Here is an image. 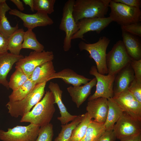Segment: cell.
<instances>
[{
	"instance_id": "obj_9",
	"label": "cell",
	"mask_w": 141,
	"mask_h": 141,
	"mask_svg": "<svg viewBox=\"0 0 141 141\" xmlns=\"http://www.w3.org/2000/svg\"><path fill=\"white\" fill-rule=\"evenodd\" d=\"M54 58L52 51L43 50L41 52H31L29 55L19 60L15 63V68H20L29 77L37 66L52 61Z\"/></svg>"
},
{
	"instance_id": "obj_37",
	"label": "cell",
	"mask_w": 141,
	"mask_h": 141,
	"mask_svg": "<svg viewBox=\"0 0 141 141\" xmlns=\"http://www.w3.org/2000/svg\"><path fill=\"white\" fill-rule=\"evenodd\" d=\"M115 134L113 130L105 131L97 141H115Z\"/></svg>"
},
{
	"instance_id": "obj_3",
	"label": "cell",
	"mask_w": 141,
	"mask_h": 141,
	"mask_svg": "<svg viewBox=\"0 0 141 141\" xmlns=\"http://www.w3.org/2000/svg\"><path fill=\"white\" fill-rule=\"evenodd\" d=\"M46 82L37 84L24 98L18 101H9L6 105L8 112L12 117H22L29 112L31 108L39 102L45 93Z\"/></svg>"
},
{
	"instance_id": "obj_42",
	"label": "cell",
	"mask_w": 141,
	"mask_h": 141,
	"mask_svg": "<svg viewBox=\"0 0 141 141\" xmlns=\"http://www.w3.org/2000/svg\"><path fill=\"white\" fill-rule=\"evenodd\" d=\"M22 1L26 5L29 6L30 10L32 11H34L33 0H22Z\"/></svg>"
},
{
	"instance_id": "obj_4",
	"label": "cell",
	"mask_w": 141,
	"mask_h": 141,
	"mask_svg": "<svg viewBox=\"0 0 141 141\" xmlns=\"http://www.w3.org/2000/svg\"><path fill=\"white\" fill-rule=\"evenodd\" d=\"M110 42L109 38L103 36L95 43L88 44L81 41L78 44L80 51L85 50L88 52L90 57L93 59L96 62L98 72L103 75L108 74L106 63V51Z\"/></svg>"
},
{
	"instance_id": "obj_7",
	"label": "cell",
	"mask_w": 141,
	"mask_h": 141,
	"mask_svg": "<svg viewBox=\"0 0 141 141\" xmlns=\"http://www.w3.org/2000/svg\"><path fill=\"white\" fill-rule=\"evenodd\" d=\"M74 2V0H68L65 3L59 26V29L65 33L63 43V49L65 51H68L71 48L72 37L79 30L73 15Z\"/></svg>"
},
{
	"instance_id": "obj_29",
	"label": "cell",
	"mask_w": 141,
	"mask_h": 141,
	"mask_svg": "<svg viewBox=\"0 0 141 141\" xmlns=\"http://www.w3.org/2000/svg\"><path fill=\"white\" fill-rule=\"evenodd\" d=\"M36 85L28 79L22 85L13 91L9 96V101L14 102L22 99L31 92Z\"/></svg>"
},
{
	"instance_id": "obj_19",
	"label": "cell",
	"mask_w": 141,
	"mask_h": 141,
	"mask_svg": "<svg viewBox=\"0 0 141 141\" xmlns=\"http://www.w3.org/2000/svg\"><path fill=\"white\" fill-rule=\"evenodd\" d=\"M24 57L21 54L16 55L8 52L0 55V84L9 89L7 75L14 64Z\"/></svg>"
},
{
	"instance_id": "obj_20",
	"label": "cell",
	"mask_w": 141,
	"mask_h": 141,
	"mask_svg": "<svg viewBox=\"0 0 141 141\" xmlns=\"http://www.w3.org/2000/svg\"><path fill=\"white\" fill-rule=\"evenodd\" d=\"M55 78L61 79L66 83L71 84L74 87L85 84L91 80L77 74L69 68H65L60 72H55L50 77L49 80Z\"/></svg>"
},
{
	"instance_id": "obj_22",
	"label": "cell",
	"mask_w": 141,
	"mask_h": 141,
	"mask_svg": "<svg viewBox=\"0 0 141 141\" xmlns=\"http://www.w3.org/2000/svg\"><path fill=\"white\" fill-rule=\"evenodd\" d=\"M122 42L127 51L132 59H141V45L140 41L134 35L122 31Z\"/></svg>"
},
{
	"instance_id": "obj_43",
	"label": "cell",
	"mask_w": 141,
	"mask_h": 141,
	"mask_svg": "<svg viewBox=\"0 0 141 141\" xmlns=\"http://www.w3.org/2000/svg\"><path fill=\"white\" fill-rule=\"evenodd\" d=\"M6 1L5 0H0V4L1 3H2L3 2Z\"/></svg>"
},
{
	"instance_id": "obj_32",
	"label": "cell",
	"mask_w": 141,
	"mask_h": 141,
	"mask_svg": "<svg viewBox=\"0 0 141 141\" xmlns=\"http://www.w3.org/2000/svg\"><path fill=\"white\" fill-rule=\"evenodd\" d=\"M55 0H33L34 10L48 15L54 11Z\"/></svg>"
},
{
	"instance_id": "obj_16",
	"label": "cell",
	"mask_w": 141,
	"mask_h": 141,
	"mask_svg": "<svg viewBox=\"0 0 141 141\" xmlns=\"http://www.w3.org/2000/svg\"><path fill=\"white\" fill-rule=\"evenodd\" d=\"M134 79V73L130 63L116 75L113 86L114 96L128 91L130 85Z\"/></svg>"
},
{
	"instance_id": "obj_24",
	"label": "cell",
	"mask_w": 141,
	"mask_h": 141,
	"mask_svg": "<svg viewBox=\"0 0 141 141\" xmlns=\"http://www.w3.org/2000/svg\"><path fill=\"white\" fill-rule=\"evenodd\" d=\"M11 9L6 1L0 4V33L8 39L19 29L18 24L14 27L12 26L6 16V12Z\"/></svg>"
},
{
	"instance_id": "obj_11",
	"label": "cell",
	"mask_w": 141,
	"mask_h": 141,
	"mask_svg": "<svg viewBox=\"0 0 141 141\" xmlns=\"http://www.w3.org/2000/svg\"><path fill=\"white\" fill-rule=\"evenodd\" d=\"M116 138L120 140L141 133V121L123 112L113 127Z\"/></svg>"
},
{
	"instance_id": "obj_6",
	"label": "cell",
	"mask_w": 141,
	"mask_h": 141,
	"mask_svg": "<svg viewBox=\"0 0 141 141\" xmlns=\"http://www.w3.org/2000/svg\"><path fill=\"white\" fill-rule=\"evenodd\" d=\"M132 59L122 41H118L106 54V63L108 74L116 75L121 70L130 64Z\"/></svg>"
},
{
	"instance_id": "obj_28",
	"label": "cell",
	"mask_w": 141,
	"mask_h": 141,
	"mask_svg": "<svg viewBox=\"0 0 141 141\" xmlns=\"http://www.w3.org/2000/svg\"><path fill=\"white\" fill-rule=\"evenodd\" d=\"M44 45L37 40L36 35L32 30L25 32L22 49H28L37 52L44 50Z\"/></svg>"
},
{
	"instance_id": "obj_30",
	"label": "cell",
	"mask_w": 141,
	"mask_h": 141,
	"mask_svg": "<svg viewBox=\"0 0 141 141\" xmlns=\"http://www.w3.org/2000/svg\"><path fill=\"white\" fill-rule=\"evenodd\" d=\"M92 119L86 113L83 121L73 130L69 141H81L85 135L88 127Z\"/></svg>"
},
{
	"instance_id": "obj_18",
	"label": "cell",
	"mask_w": 141,
	"mask_h": 141,
	"mask_svg": "<svg viewBox=\"0 0 141 141\" xmlns=\"http://www.w3.org/2000/svg\"><path fill=\"white\" fill-rule=\"evenodd\" d=\"M97 80L94 78L83 86L76 87L70 86L67 88L72 101L78 108L86 101L90 94L92 87L96 85Z\"/></svg>"
},
{
	"instance_id": "obj_5",
	"label": "cell",
	"mask_w": 141,
	"mask_h": 141,
	"mask_svg": "<svg viewBox=\"0 0 141 141\" xmlns=\"http://www.w3.org/2000/svg\"><path fill=\"white\" fill-rule=\"evenodd\" d=\"M111 11L109 17L112 21L121 26L140 22L141 11L140 8L130 7L111 0L109 5Z\"/></svg>"
},
{
	"instance_id": "obj_13",
	"label": "cell",
	"mask_w": 141,
	"mask_h": 141,
	"mask_svg": "<svg viewBox=\"0 0 141 141\" xmlns=\"http://www.w3.org/2000/svg\"><path fill=\"white\" fill-rule=\"evenodd\" d=\"M9 14L17 16L23 22V25L28 30H32L38 27L50 25L54 21L48 14L37 11L34 14L25 13L16 9H11L9 11Z\"/></svg>"
},
{
	"instance_id": "obj_38",
	"label": "cell",
	"mask_w": 141,
	"mask_h": 141,
	"mask_svg": "<svg viewBox=\"0 0 141 141\" xmlns=\"http://www.w3.org/2000/svg\"><path fill=\"white\" fill-rule=\"evenodd\" d=\"M116 3H121L132 7L140 8L141 6L140 0H113Z\"/></svg>"
},
{
	"instance_id": "obj_21",
	"label": "cell",
	"mask_w": 141,
	"mask_h": 141,
	"mask_svg": "<svg viewBox=\"0 0 141 141\" xmlns=\"http://www.w3.org/2000/svg\"><path fill=\"white\" fill-rule=\"evenodd\" d=\"M56 72L52 61L46 62L37 67L28 77L36 84L47 82Z\"/></svg>"
},
{
	"instance_id": "obj_36",
	"label": "cell",
	"mask_w": 141,
	"mask_h": 141,
	"mask_svg": "<svg viewBox=\"0 0 141 141\" xmlns=\"http://www.w3.org/2000/svg\"><path fill=\"white\" fill-rule=\"evenodd\" d=\"M134 74V79L138 82L141 83V59H132L130 63Z\"/></svg>"
},
{
	"instance_id": "obj_34",
	"label": "cell",
	"mask_w": 141,
	"mask_h": 141,
	"mask_svg": "<svg viewBox=\"0 0 141 141\" xmlns=\"http://www.w3.org/2000/svg\"><path fill=\"white\" fill-rule=\"evenodd\" d=\"M121 28L122 31L133 35L141 37V23L140 22L121 26Z\"/></svg>"
},
{
	"instance_id": "obj_33",
	"label": "cell",
	"mask_w": 141,
	"mask_h": 141,
	"mask_svg": "<svg viewBox=\"0 0 141 141\" xmlns=\"http://www.w3.org/2000/svg\"><path fill=\"white\" fill-rule=\"evenodd\" d=\"M54 134L53 125L50 123L40 127L35 141H52Z\"/></svg>"
},
{
	"instance_id": "obj_14",
	"label": "cell",
	"mask_w": 141,
	"mask_h": 141,
	"mask_svg": "<svg viewBox=\"0 0 141 141\" xmlns=\"http://www.w3.org/2000/svg\"><path fill=\"white\" fill-rule=\"evenodd\" d=\"M112 98L124 112L134 119L141 121V103L128 90L114 96Z\"/></svg>"
},
{
	"instance_id": "obj_25",
	"label": "cell",
	"mask_w": 141,
	"mask_h": 141,
	"mask_svg": "<svg viewBox=\"0 0 141 141\" xmlns=\"http://www.w3.org/2000/svg\"><path fill=\"white\" fill-rule=\"evenodd\" d=\"M25 31L22 28H19L8 39V48L10 53L16 55H20L24 40Z\"/></svg>"
},
{
	"instance_id": "obj_27",
	"label": "cell",
	"mask_w": 141,
	"mask_h": 141,
	"mask_svg": "<svg viewBox=\"0 0 141 141\" xmlns=\"http://www.w3.org/2000/svg\"><path fill=\"white\" fill-rule=\"evenodd\" d=\"M85 115V113L78 115L70 123L62 125L61 131L55 139V141H69L73 130L83 121Z\"/></svg>"
},
{
	"instance_id": "obj_15",
	"label": "cell",
	"mask_w": 141,
	"mask_h": 141,
	"mask_svg": "<svg viewBox=\"0 0 141 141\" xmlns=\"http://www.w3.org/2000/svg\"><path fill=\"white\" fill-rule=\"evenodd\" d=\"M86 110L92 119L93 118L95 121L104 124L108 113V99L99 97L88 101Z\"/></svg>"
},
{
	"instance_id": "obj_40",
	"label": "cell",
	"mask_w": 141,
	"mask_h": 141,
	"mask_svg": "<svg viewBox=\"0 0 141 141\" xmlns=\"http://www.w3.org/2000/svg\"><path fill=\"white\" fill-rule=\"evenodd\" d=\"M120 141H141V133L127 137Z\"/></svg>"
},
{
	"instance_id": "obj_23",
	"label": "cell",
	"mask_w": 141,
	"mask_h": 141,
	"mask_svg": "<svg viewBox=\"0 0 141 141\" xmlns=\"http://www.w3.org/2000/svg\"><path fill=\"white\" fill-rule=\"evenodd\" d=\"M107 99L108 113L106 120L104 125L105 131L113 130L114 125L124 111L112 98Z\"/></svg>"
},
{
	"instance_id": "obj_2",
	"label": "cell",
	"mask_w": 141,
	"mask_h": 141,
	"mask_svg": "<svg viewBox=\"0 0 141 141\" xmlns=\"http://www.w3.org/2000/svg\"><path fill=\"white\" fill-rule=\"evenodd\" d=\"M111 0L75 1L73 15L75 22L87 18H104Z\"/></svg>"
},
{
	"instance_id": "obj_12",
	"label": "cell",
	"mask_w": 141,
	"mask_h": 141,
	"mask_svg": "<svg viewBox=\"0 0 141 141\" xmlns=\"http://www.w3.org/2000/svg\"><path fill=\"white\" fill-rule=\"evenodd\" d=\"M112 21L109 16L81 19L76 22L79 30L73 35L72 39L80 38L84 40V34L89 31H95L99 34Z\"/></svg>"
},
{
	"instance_id": "obj_39",
	"label": "cell",
	"mask_w": 141,
	"mask_h": 141,
	"mask_svg": "<svg viewBox=\"0 0 141 141\" xmlns=\"http://www.w3.org/2000/svg\"><path fill=\"white\" fill-rule=\"evenodd\" d=\"M8 39L0 33V55L8 52Z\"/></svg>"
},
{
	"instance_id": "obj_1",
	"label": "cell",
	"mask_w": 141,
	"mask_h": 141,
	"mask_svg": "<svg viewBox=\"0 0 141 141\" xmlns=\"http://www.w3.org/2000/svg\"><path fill=\"white\" fill-rule=\"evenodd\" d=\"M54 102L52 93L46 91L43 98L22 117L20 122H29L40 127L50 123L55 110Z\"/></svg>"
},
{
	"instance_id": "obj_17",
	"label": "cell",
	"mask_w": 141,
	"mask_h": 141,
	"mask_svg": "<svg viewBox=\"0 0 141 141\" xmlns=\"http://www.w3.org/2000/svg\"><path fill=\"white\" fill-rule=\"evenodd\" d=\"M48 88L54 96V103L57 104L59 109L61 116L58 117L57 119L61 124H67L74 120L77 115H72L68 111L62 102V97L63 91L60 89L59 85L57 83L50 82Z\"/></svg>"
},
{
	"instance_id": "obj_41",
	"label": "cell",
	"mask_w": 141,
	"mask_h": 141,
	"mask_svg": "<svg viewBox=\"0 0 141 141\" xmlns=\"http://www.w3.org/2000/svg\"><path fill=\"white\" fill-rule=\"evenodd\" d=\"M10 1L15 4L19 11H22L24 10L25 8L22 1L20 0H11Z\"/></svg>"
},
{
	"instance_id": "obj_31",
	"label": "cell",
	"mask_w": 141,
	"mask_h": 141,
	"mask_svg": "<svg viewBox=\"0 0 141 141\" xmlns=\"http://www.w3.org/2000/svg\"><path fill=\"white\" fill-rule=\"evenodd\" d=\"M14 72L11 76L8 82L9 88L14 90L22 85L28 79V77L18 67H16Z\"/></svg>"
},
{
	"instance_id": "obj_10",
	"label": "cell",
	"mask_w": 141,
	"mask_h": 141,
	"mask_svg": "<svg viewBox=\"0 0 141 141\" xmlns=\"http://www.w3.org/2000/svg\"><path fill=\"white\" fill-rule=\"evenodd\" d=\"M89 74L95 77L97 80L96 89L94 93L88 98V101L99 97L107 99L114 96L113 86L116 75H103L99 73L95 66H92Z\"/></svg>"
},
{
	"instance_id": "obj_35",
	"label": "cell",
	"mask_w": 141,
	"mask_h": 141,
	"mask_svg": "<svg viewBox=\"0 0 141 141\" xmlns=\"http://www.w3.org/2000/svg\"><path fill=\"white\" fill-rule=\"evenodd\" d=\"M128 90L141 103V83L138 82L134 79L130 85Z\"/></svg>"
},
{
	"instance_id": "obj_8",
	"label": "cell",
	"mask_w": 141,
	"mask_h": 141,
	"mask_svg": "<svg viewBox=\"0 0 141 141\" xmlns=\"http://www.w3.org/2000/svg\"><path fill=\"white\" fill-rule=\"evenodd\" d=\"M40 127L33 124L27 126H17L5 131L0 130V139L2 141H35Z\"/></svg>"
},
{
	"instance_id": "obj_26",
	"label": "cell",
	"mask_w": 141,
	"mask_h": 141,
	"mask_svg": "<svg viewBox=\"0 0 141 141\" xmlns=\"http://www.w3.org/2000/svg\"><path fill=\"white\" fill-rule=\"evenodd\" d=\"M105 131L104 124L91 120L84 138L81 141H97Z\"/></svg>"
}]
</instances>
